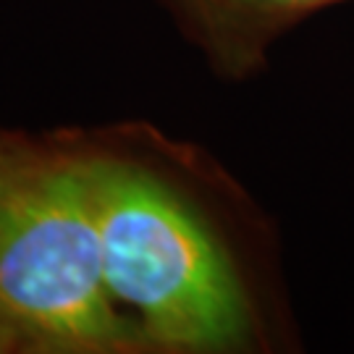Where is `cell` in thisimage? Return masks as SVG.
Here are the masks:
<instances>
[{
  "instance_id": "5",
  "label": "cell",
  "mask_w": 354,
  "mask_h": 354,
  "mask_svg": "<svg viewBox=\"0 0 354 354\" xmlns=\"http://www.w3.org/2000/svg\"><path fill=\"white\" fill-rule=\"evenodd\" d=\"M0 354H35L29 339L3 315H0Z\"/></svg>"
},
{
  "instance_id": "1",
  "label": "cell",
  "mask_w": 354,
  "mask_h": 354,
  "mask_svg": "<svg viewBox=\"0 0 354 354\" xmlns=\"http://www.w3.org/2000/svg\"><path fill=\"white\" fill-rule=\"evenodd\" d=\"M82 140L108 289L155 354L247 349L252 291L187 178V152L150 124L82 129Z\"/></svg>"
},
{
  "instance_id": "4",
  "label": "cell",
  "mask_w": 354,
  "mask_h": 354,
  "mask_svg": "<svg viewBox=\"0 0 354 354\" xmlns=\"http://www.w3.org/2000/svg\"><path fill=\"white\" fill-rule=\"evenodd\" d=\"M26 131H8V129H0V194L6 189V181L11 176V168L19 158L21 150V142H24Z\"/></svg>"
},
{
  "instance_id": "2",
  "label": "cell",
  "mask_w": 354,
  "mask_h": 354,
  "mask_svg": "<svg viewBox=\"0 0 354 354\" xmlns=\"http://www.w3.org/2000/svg\"><path fill=\"white\" fill-rule=\"evenodd\" d=\"M0 315L35 354H155L108 289L82 129L24 134L0 194Z\"/></svg>"
},
{
  "instance_id": "3",
  "label": "cell",
  "mask_w": 354,
  "mask_h": 354,
  "mask_svg": "<svg viewBox=\"0 0 354 354\" xmlns=\"http://www.w3.org/2000/svg\"><path fill=\"white\" fill-rule=\"evenodd\" d=\"M226 61H250L283 26L342 0H163Z\"/></svg>"
}]
</instances>
